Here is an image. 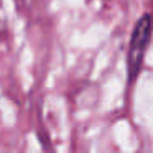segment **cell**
<instances>
[{
  "label": "cell",
  "mask_w": 153,
  "mask_h": 153,
  "mask_svg": "<svg viewBox=\"0 0 153 153\" xmlns=\"http://www.w3.org/2000/svg\"><path fill=\"white\" fill-rule=\"evenodd\" d=\"M152 33H153L152 17L148 13H145L137 20L135 27H133V31H132V36H130L128 53H127L128 82H133L138 77L140 71H142L146 50H148V45L152 41Z\"/></svg>",
  "instance_id": "cell-1"
},
{
  "label": "cell",
  "mask_w": 153,
  "mask_h": 153,
  "mask_svg": "<svg viewBox=\"0 0 153 153\" xmlns=\"http://www.w3.org/2000/svg\"><path fill=\"white\" fill-rule=\"evenodd\" d=\"M152 2H153V0H152Z\"/></svg>",
  "instance_id": "cell-2"
}]
</instances>
